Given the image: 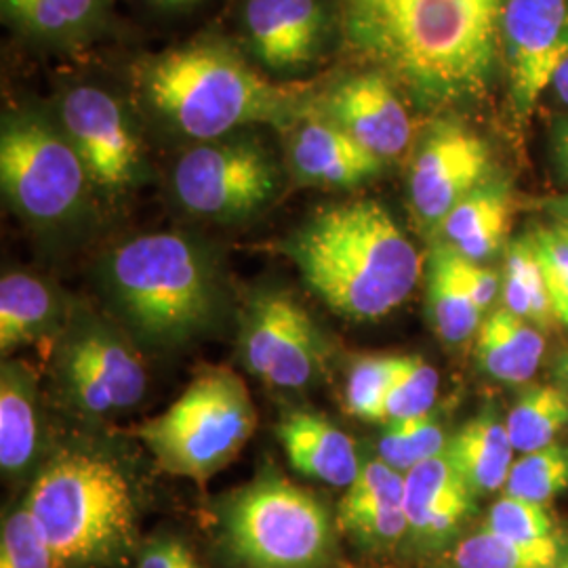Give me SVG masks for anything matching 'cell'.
<instances>
[{"label": "cell", "instance_id": "60d3db41", "mask_svg": "<svg viewBox=\"0 0 568 568\" xmlns=\"http://www.w3.org/2000/svg\"><path fill=\"white\" fill-rule=\"evenodd\" d=\"M548 211L556 217L560 225H568V194L551 199L548 203Z\"/></svg>", "mask_w": 568, "mask_h": 568}, {"label": "cell", "instance_id": "7c38bea8", "mask_svg": "<svg viewBox=\"0 0 568 568\" xmlns=\"http://www.w3.org/2000/svg\"><path fill=\"white\" fill-rule=\"evenodd\" d=\"M60 122L89 182L105 194H122L142 180V142L116 95L91 84L74 87L61 100Z\"/></svg>", "mask_w": 568, "mask_h": 568}, {"label": "cell", "instance_id": "30bf717a", "mask_svg": "<svg viewBox=\"0 0 568 568\" xmlns=\"http://www.w3.org/2000/svg\"><path fill=\"white\" fill-rule=\"evenodd\" d=\"M325 342L304 305L284 291H260L244 307L243 365L267 386L302 389L318 379Z\"/></svg>", "mask_w": 568, "mask_h": 568}, {"label": "cell", "instance_id": "74e56055", "mask_svg": "<svg viewBox=\"0 0 568 568\" xmlns=\"http://www.w3.org/2000/svg\"><path fill=\"white\" fill-rule=\"evenodd\" d=\"M462 274L466 278L467 286H469L476 304L480 305L483 312H487L488 307L495 304L497 295H499V276L490 267L476 264V262L467 260L464 255H462Z\"/></svg>", "mask_w": 568, "mask_h": 568}, {"label": "cell", "instance_id": "2e32d148", "mask_svg": "<svg viewBox=\"0 0 568 568\" xmlns=\"http://www.w3.org/2000/svg\"><path fill=\"white\" fill-rule=\"evenodd\" d=\"M243 23L255 60L272 72L304 70L325 44L323 0H246Z\"/></svg>", "mask_w": 568, "mask_h": 568}, {"label": "cell", "instance_id": "f35d334b", "mask_svg": "<svg viewBox=\"0 0 568 568\" xmlns=\"http://www.w3.org/2000/svg\"><path fill=\"white\" fill-rule=\"evenodd\" d=\"M554 156L568 180V121L558 122L554 129Z\"/></svg>", "mask_w": 568, "mask_h": 568}, {"label": "cell", "instance_id": "ee69618b", "mask_svg": "<svg viewBox=\"0 0 568 568\" xmlns=\"http://www.w3.org/2000/svg\"><path fill=\"white\" fill-rule=\"evenodd\" d=\"M347 2V9H354V7H366V4H375L379 0H345Z\"/></svg>", "mask_w": 568, "mask_h": 568}, {"label": "cell", "instance_id": "836d02e7", "mask_svg": "<svg viewBox=\"0 0 568 568\" xmlns=\"http://www.w3.org/2000/svg\"><path fill=\"white\" fill-rule=\"evenodd\" d=\"M389 356H363L347 375L345 408L365 422H387Z\"/></svg>", "mask_w": 568, "mask_h": 568}, {"label": "cell", "instance_id": "83f0119b", "mask_svg": "<svg viewBox=\"0 0 568 568\" xmlns=\"http://www.w3.org/2000/svg\"><path fill=\"white\" fill-rule=\"evenodd\" d=\"M560 560V541L518 544L487 527L459 541L453 551L455 568H551Z\"/></svg>", "mask_w": 568, "mask_h": 568}, {"label": "cell", "instance_id": "7402d4cb", "mask_svg": "<svg viewBox=\"0 0 568 568\" xmlns=\"http://www.w3.org/2000/svg\"><path fill=\"white\" fill-rule=\"evenodd\" d=\"M546 339L537 325L516 316L508 307H497L476 333L474 356L495 382L518 386L528 382L541 365Z\"/></svg>", "mask_w": 568, "mask_h": 568}, {"label": "cell", "instance_id": "7a4b0ae2", "mask_svg": "<svg viewBox=\"0 0 568 568\" xmlns=\"http://www.w3.org/2000/svg\"><path fill=\"white\" fill-rule=\"evenodd\" d=\"M145 108L187 140H224L236 129L267 124L288 131L318 110L316 82H274L220 41H192L135 63Z\"/></svg>", "mask_w": 568, "mask_h": 568}, {"label": "cell", "instance_id": "44dd1931", "mask_svg": "<svg viewBox=\"0 0 568 568\" xmlns=\"http://www.w3.org/2000/svg\"><path fill=\"white\" fill-rule=\"evenodd\" d=\"M39 450L37 375L20 361L0 368V467L9 478L30 471Z\"/></svg>", "mask_w": 568, "mask_h": 568}, {"label": "cell", "instance_id": "4316f807", "mask_svg": "<svg viewBox=\"0 0 568 568\" xmlns=\"http://www.w3.org/2000/svg\"><path fill=\"white\" fill-rule=\"evenodd\" d=\"M567 426L568 392L549 384L527 389L506 417L509 443L523 455L554 445Z\"/></svg>", "mask_w": 568, "mask_h": 568}, {"label": "cell", "instance_id": "8fae6325", "mask_svg": "<svg viewBox=\"0 0 568 568\" xmlns=\"http://www.w3.org/2000/svg\"><path fill=\"white\" fill-rule=\"evenodd\" d=\"M63 389L89 415H114L138 405L148 387L145 366L116 328L89 318L70 328L60 352Z\"/></svg>", "mask_w": 568, "mask_h": 568}, {"label": "cell", "instance_id": "ba28073f", "mask_svg": "<svg viewBox=\"0 0 568 568\" xmlns=\"http://www.w3.org/2000/svg\"><path fill=\"white\" fill-rule=\"evenodd\" d=\"M89 175L74 145L34 112L7 114L0 129V185L23 222L58 227L81 213Z\"/></svg>", "mask_w": 568, "mask_h": 568}, {"label": "cell", "instance_id": "3957f363", "mask_svg": "<svg viewBox=\"0 0 568 568\" xmlns=\"http://www.w3.org/2000/svg\"><path fill=\"white\" fill-rule=\"evenodd\" d=\"M304 283L349 321H379L410 297L422 257L384 204L358 199L316 211L283 244Z\"/></svg>", "mask_w": 568, "mask_h": 568}, {"label": "cell", "instance_id": "8992f818", "mask_svg": "<svg viewBox=\"0 0 568 568\" xmlns=\"http://www.w3.org/2000/svg\"><path fill=\"white\" fill-rule=\"evenodd\" d=\"M255 426L257 413L243 379L227 366H206L135 434L166 474L204 483L243 450Z\"/></svg>", "mask_w": 568, "mask_h": 568}, {"label": "cell", "instance_id": "6da1fadb", "mask_svg": "<svg viewBox=\"0 0 568 568\" xmlns=\"http://www.w3.org/2000/svg\"><path fill=\"white\" fill-rule=\"evenodd\" d=\"M506 0H379L347 9L349 39L426 105L480 100L501 55Z\"/></svg>", "mask_w": 568, "mask_h": 568}, {"label": "cell", "instance_id": "d4e9b609", "mask_svg": "<svg viewBox=\"0 0 568 568\" xmlns=\"http://www.w3.org/2000/svg\"><path fill=\"white\" fill-rule=\"evenodd\" d=\"M58 293L30 274L11 272L0 281V349L11 354L39 344L60 326Z\"/></svg>", "mask_w": 568, "mask_h": 568}, {"label": "cell", "instance_id": "484cf974", "mask_svg": "<svg viewBox=\"0 0 568 568\" xmlns=\"http://www.w3.org/2000/svg\"><path fill=\"white\" fill-rule=\"evenodd\" d=\"M4 20L39 41L74 42L105 20L108 0H0Z\"/></svg>", "mask_w": 568, "mask_h": 568}, {"label": "cell", "instance_id": "52a82bcc", "mask_svg": "<svg viewBox=\"0 0 568 568\" xmlns=\"http://www.w3.org/2000/svg\"><path fill=\"white\" fill-rule=\"evenodd\" d=\"M224 541L244 568H326L335 537L325 506L278 476L241 488L224 509Z\"/></svg>", "mask_w": 568, "mask_h": 568}, {"label": "cell", "instance_id": "9c48e42d", "mask_svg": "<svg viewBox=\"0 0 568 568\" xmlns=\"http://www.w3.org/2000/svg\"><path fill=\"white\" fill-rule=\"evenodd\" d=\"M171 185L187 213L236 222L262 211L281 185L278 164L255 140H215L190 148L175 163Z\"/></svg>", "mask_w": 568, "mask_h": 568}, {"label": "cell", "instance_id": "277c9868", "mask_svg": "<svg viewBox=\"0 0 568 568\" xmlns=\"http://www.w3.org/2000/svg\"><path fill=\"white\" fill-rule=\"evenodd\" d=\"M110 304L152 347H178L209 331L222 307L220 272L209 251L178 232L119 244L102 265Z\"/></svg>", "mask_w": 568, "mask_h": 568}, {"label": "cell", "instance_id": "d6a6232c", "mask_svg": "<svg viewBox=\"0 0 568 568\" xmlns=\"http://www.w3.org/2000/svg\"><path fill=\"white\" fill-rule=\"evenodd\" d=\"M485 527L518 544L560 541L556 520L546 506L511 495L493 504Z\"/></svg>", "mask_w": 568, "mask_h": 568}, {"label": "cell", "instance_id": "f1b7e54d", "mask_svg": "<svg viewBox=\"0 0 568 568\" xmlns=\"http://www.w3.org/2000/svg\"><path fill=\"white\" fill-rule=\"evenodd\" d=\"M447 445L445 429L432 413H427L422 417L387 422L386 429L379 436L377 450L384 464L406 474L427 459L443 455Z\"/></svg>", "mask_w": 568, "mask_h": 568}, {"label": "cell", "instance_id": "7dc6e473", "mask_svg": "<svg viewBox=\"0 0 568 568\" xmlns=\"http://www.w3.org/2000/svg\"><path fill=\"white\" fill-rule=\"evenodd\" d=\"M558 225V227H560V232H562V234H565V236H567L568 239V225H560V224H556Z\"/></svg>", "mask_w": 568, "mask_h": 568}, {"label": "cell", "instance_id": "d6986e66", "mask_svg": "<svg viewBox=\"0 0 568 568\" xmlns=\"http://www.w3.org/2000/svg\"><path fill=\"white\" fill-rule=\"evenodd\" d=\"M288 464L331 487L349 488L361 474L354 440L323 415L291 410L276 427Z\"/></svg>", "mask_w": 568, "mask_h": 568}, {"label": "cell", "instance_id": "603a6c76", "mask_svg": "<svg viewBox=\"0 0 568 568\" xmlns=\"http://www.w3.org/2000/svg\"><path fill=\"white\" fill-rule=\"evenodd\" d=\"M514 453L506 419L495 410H485L469 419L448 438L445 448V457L474 495H488L506 488L509 469L516 462Z\"/></svg>", "mask_w": 568, "mask_h": 568}, {"label": "cell", "instance_id": "e575fe53", "mask_svg": "<svg viewBox=\"0 0 568 568\" xmlns=\"http://www.w3.org/2000/svg\"><path fill=\"white\" fill-rule=\"evenodd\" d=\"M0 568H55L53 551L26 506L2 520Z\"/></svg>", "mask_w": 568, "mask_h": 568}, {"label": "cell", "instance_id": "b9f144b4", "mask_svg": "<svg viewBox=\"0 0 568 568\" xmlns=\"http://www.w3.org/2000/svg\"><path fill=\"white\" fill-rule=\"evenodd\" d=\"M159 9H185L196 4L199 0H152Z\"/></svg>", "mask_w": 568, "mask_h": 568}, {"label": "cell", "instance_id": "cb8c5ba5", "mask_svg": "<svg viewBox=\"0 0 568 568\" xmlns=\"http://www.w3.org/2000/svg\"><path fill=\"white\" fill-rule=\"evenodd\" d=\"M427 314L438 337L448 345L464 344L483 325L476 304L462 274V255L450 244H436L426 267Z\"/></svg>", "mask_w": 568, "mask_h": 568}, {"label": "cell", "instance_id": "8d00e7d4", "mask_svg": "<svg viewBox=\"0 0 568 568\" xmlns=\"http://www.w3.org/2000/svg\"><path fill=\"white\" fill-rule=\"evenodd\" d=\"M192 551L183 546L182 541L171 537H159L140 554L138 568H183Z\"/></svg>", "mask_w": 568, "mask_h": 568}, {"label": "cell", "instance_id": "9a60e30c", "mask_svg": "<svg viewBox=\"0 0 568 568\" xmlns=\"http://www.w3.org/2000/svg\"><path fill=\"white\" fill-rule=\"evenodd\" d=\"M318 112L384 163L403 156L413 140L405 103L389 77L377 70L335 82L321 93Z\"/></svg>", "mask_w": 568, "mask_h": 568}, {"label": "cell", "instance_id": "5bb4252c", "mask_svg": "<svg viewBox=\"0 0 568 568\" xmlns=\"http://www.w3.org/2000/svg\"><path fill=\"white\" fill-rule=\"evenodd\" d=\"M490 175L487 142L462 124L434 126L408 171V201L419 224L440 227L448 213Z\"/></svg>", "mask_w": 568, "mask_h": 568}, {"label": "cell", "instance_id": "4dcf8cb0", "mask_svg": "<svg viewBox=\"0 0 568 568\" xmlns=\"http://www.w3.org/2000/svg\"><path fill=\"white\" fill-rule=\"evenodd\" d=\"M438 373L419 356H389L387 422L422 417L432 413L438 396ZM386 422V424H387Z\"/></svg>", "mask_w": 568, "mask_h": 568}, {"label": "cell", "instance_id": "bcb514c9", "mask_svg": "<svg viewBox=\"0 0 568 568\" xmlns=\"http://www.w3.org/2000/svg\"><path fill=\"white\" fill-rule=\"evenodd\" d=\"M551 568H568V558H562L558 565H554Z\"/></svg>", "mask_w": 568, "mask_h": 568}, {"label": "cell", "instance_id": "f546056e", "mask_svg": "<svg viewBox=\"0 0 568 568\" xmlns=\"http://www.w3.org/2000/svg\"><path fill=\"white\" fill-rule=\"evenodd\" d=\"M506 495L546 506L568 490V445L525 453L509 469Z\"/></svg>", "mask_w": 568, "mask_h": 568}, {"label": "cell", "instance_id": "5b68a950", "mask_svg": "<svg viewBox=\"0 0 568 568\" xmlns=\"http://www.w3.org/2000/svg\"><path fill=\"white\" fill-rule=\"evenodd\" d=\"M23 506L55 568L112 567L135 541V495L122 467L100 453L61 450L42 467Z\"/></svg>", "mask_w": 568, "mask_h": 568}, {"label": "cell", "instance_id": "4fadbf2b", "mask_svg": "<svg viewBox=\"0 0 568 568\" xmlns=\"http://www.w3.org/2000/svg\"><path fill=\"white\" fill-rule=\"evenodd\" d=\"M501 60L516 121H527L568 60V0H506Z\"/></svg>", "mask_w": 568, "mask_h": 568}, {"label": "cell", "instance_id": "1f68e13d", "mask_svg": "<svg viewBox=\"0 0 568 568\" xmlns=\"http://www.w3.org/2000/svg\"><path fill=\"white\" fill-rule=\"evenodd\" d=\"M389 506H405V474L382 459L368 462L339 501L337 527L344 530L356 520Z\"/></svg>", "mask_w": 568, "mask_h": 568}, {"label": "cell", "instance_id": "f6af8a7d", "mask_svg": "<svg viewBox=\"0 0 568 568\" xmlns=\"http://www.w3.org/2000/svg\"><path fill=\"white\" fill-rule=\"evenodd\" d=\"M183 568H203L201 565H199V560L194 558V554L187 558V562H185V567Z\"/></svg>", "mask_w": 568, "mask_h": 568}, {"label": "cell", "instance_id": "ac0fdd59", "mask_svg": "<svg viewBox=\"0 0 568 568\" xmlns=\"http://www.w3.org/2000/svg\"><path fill=\"white\" fill-rule=\"evenodd\" d=\"M476 495L450 466L445 453L405 474L408 535L426 546L445 544L474 511Z\"/></svg>", "mask_w": 568, "mask_h": 568}, {"label": "cell", "instance_id": "7bdbcfd3", "mask_svg": "<svg viewBox=\"0 0 568 568\" xmlns=\"http://www.w3.org/2000/svg\"><path fill=\"white\" fill-rule=\"evenodd\" d=\"M558 377L568 384V354H565V358H562V363L558 366Z\"/></svg>", "mask_w": 568, "mask_h": 568}, {"label": "cell", "instance_id": "e0dca14e", "mask_svg": "<svg viewBox=\"0 0 568 568\" xmlns=\"http://www.w3.org/2000/svg\"><path fill=\"white\" fill-rule=\"evenodd\" d=\"M286 138V159L291 173L302 185L312 187H354L375 178L384 161L347 135L339 124L318 110L291 126Z\"/></svg>", "mask_w": 568, "mask_h": 568}, {"label": "cell", "instance_id": "d590c367", "mask_svg": "<svg viewBox=\"0 0 568 568\" xmlns=\"http://www.w3.org/2000/svg\"><path fill=\"white\" fill-rule=\"evenodd\" d=\"M528 239L548 286L554 316L560 325L568 326V239L558 225L537 227Z\"/></svg>", "mask_w": 568, "mask_h": 568}, {"label": "cell", "instance_id": "ab89813d", "mask_svg": "<svg viewBox=\"0 0 568 568\" xmlns=\"http://www.w3.org/2000/svg\"><path fill=\"white\" fill-rule=\"evenodd\" d=\"M551 87H554V91H556L558 100L565 103V105H568V60L558 68V72H556V77H554Z\"/></svg>", "mask_w": 568, "mask_h": 568}, {"label": "cell", "instance_id": "ffe728a7", "mask_svg": "<svg viewBox=\"0 0 568 568\" xmlns=\"http://www.w3.org/2000/svg\"><path fill=\"white\" fill-rule=\"evenodd\" d=\"M511 211L514 199L508 185L488 178L448 213L438 230L445 243L467 260L483 264L506 243Z\"/></svg>", "mask_w": 568, "mask_h": 568}]
</instances>
